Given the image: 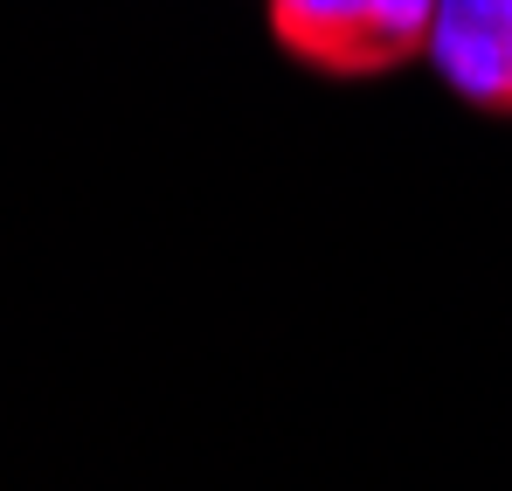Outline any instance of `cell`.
Listing matches in <instances>:
<instances>
[{"label":"cell","instance_id":"obj_2","mask_svg":"<svg viewBox=\"0 0 512 491\" xmlns=\"http://www.w3.org/2000/svg\"><path fill=\"white\" fill-rule=\"evenodd\" d=\"M423 56L464 104L512 118V0H436Z\"/></svg>","mask_w":512,"mask_h":491},{"label":"cell","instance_id":"obj_1","mask_svg":"<svg viewBox=\"0 0 512 491\" xmlns=\"http://www.w3.org/2000/svg\"><path fill=\"white\" fill-rule=\"evenodd\" d=\"M436 0H270L284 56L319 77H388L429 49Z\"/></svg>","mask_w":512,"mask_h":491}]
</instances>
